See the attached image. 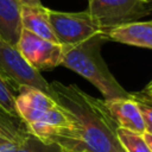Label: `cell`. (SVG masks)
Returning <instances> with one entry per match:
<instances>
[{
    "mask_svg": "<svg viewBox=\"0 0 152 152\" xmlns=\"http://www.w3.org/2000/svg\"><path fill=\"white\" fill-rule=\"evenodd\" d=\"M50 96L75 119L81 152H125L116 131L118 125L104 101L96 99L76 84L50 83Z\"/></svg>",
    "mask_w": 152,
    "mask_h": 152,
    "instance_id": "obj_1",
    "label": "cell"
},
{
    "mask_svg": "<svg viewBox=\"0 0 152 152\" xmlns=\"http://www.w3.org/2000/svg\"><path fill=\"white\" fill-rule=\"evenodd\" d=\"M106 42L101 33L71 46H63L61 65L75 71L89 81L103 96L104 100L131 97L128 93L112 75L101 56L102 44Z\"/></svg>",
    "mask_w": 152,
    "mask_h": 152,
    "instance_id": "obj_2",
    "label": "cell"
},
{
    "mask_svg": "<svg viewBox=\"0 0 152 152\" xmlns=\"http://www.w3.org/2000/svg\"><path fill=\"white\" fill-rule=\"evenodd\" d=\"M88 13L94 24L104 32L115 26L138 21L152 12L146 0H87Z\"/></svg>",
    "mask_w": 152,
    "mask_h": 152,
    "instance_id": "obj_3",
    "label": "cell"
},
{
    "mask_svg": "<svg viewBox=\"0 0 152 152\" xmlns=\"http://www.w3.org/2000/svg\"><path fill=\"white\" fill-rule=\"evenodd\" d=\"M0 77L15 94L20 87H33L50 95V83L20 55L17 46L0 39Z\"/></svg>",
    "mask_w": 152,
    "mask_h": 152,
    "instance_id": "obj_4",
    "label": "cell"
},
{
    "mask_svg": "<svg viewBox=\"0 0 152 152\" xmlns=\"http://www.w3.org/2000/svg\"><path fill=\"white\" fill-rule=\"evenodd\" d=\"M49 20L58 44L71 46L101 33L88 11L61 12L49 10Z\"/></svg>",
    "mask_w": 152,
    "mask_h": 152,
    "instance_id": "obj_5",
    "label": "cell"
},
{
    "mask_svg": "<svg viewBox=\"0 0 152 152\" xmlns=\"http://www.w3.org/2000/svg\"><path fill=\"white\" fill-rule=\"evenodd\" d=\"M15 46L24 59L39 72L62 63L63 46L61 44L39 38L24 28Z\"/></svg>",
    "mask_w": 152,
    "mask_h": 152,
    "instance_id": "obj_6",
    "label": "cell"
},
{
    "mask_svg": "<svg viewBox=\"0 0 152 152\" xmlns=\"http://www.w3.org/2000/svg\"><path fill=\"white\" fill-rule=\"evenodd\" d=\"M17 93L14 100L15 110L25 126L36 121L57 104L49 94L33 87H20Z\"/></svg>",
    "mask_w": 152,
    "mask_h": 152,
    "instance_id": "obj_7",
    "label": "cell"
},
{
    "mask_svg": "<svg viewBox=\"0 0 152 152\" xmlns=\"http://www.w3.org/2000/svg\"><path fill=\"white\" fill-rule=\"evenodd\" d=\"M106 40L152 49V20L131 21L102 32Z\"/></svg>",
    "mask_w": 152,
    "mask_h": 152,
    "instance_id": "obj_8",
    "label": "cell"
},
{
    "mask_svg": "<svg viewBox=\"0 0 152 152\" xmlns=\"http://www.w3.org/2000/svg\"><path fill=\"white\" fill-rule=\"evenodd\" d=\"M103 101L119 128L138 134H142L145 132V125L139 106L132 97H119Z\"/></svg>",
    "mask_w": 152,
    "mask_h": 152,
    "instance_id": "obj_9",
    "label": "cell"
},
{
    "mask_svg": "<svg viewBox=\"0 0 152 152\" xmlns=\"http://www.w3.org/2000/svg\"><path fill=\"white\" fill-rule=\"evenodd\" d=\"M21 30V5L19 1L0 0V39L15 46Z\"/></svg>",
    "mask_w": 152,
    "mask_h": 152,
    "instance_id": "obj_10",
    "label": "cell"
},
{
    "mask_svg": "<svg viewBox=\"0 0 152 152\" xmlns=\"http://www.w3.org/2000/svg\"><path fill=\"white\" fill-rule=\"evenodd\" d=\"M49 8L40 7H25L21 6V26L24 30L33 33L34 36L58 43L52 31L49 20Z\"/></svg>",
    "mask_w": 152,
    "mask_h": 152,
    "instance_id": "obj_11",
    "label": "cell"
},
{
    "mask_svg": "<svg viewBox=\"0 0 152 152\" xmlns=\"http://www.w3.org/2000/svg\"><path fill=\"white\" fill-rule=\"evenodd\" d=\"M116 135L125 152H151L147 145L145 144L141 134H138L124 128H118Z\"/></svg>",
    "mask_w": 152,
    "mask_h": 152,
    "instance_id": "obj_12",
    "label": "cell"
},
{
    "mask_svg": "<svg viewBox=\"0 0 152 152\" xmlns=\"http://www.w3.org/2000/svg\"><path fill=\"white\" fill-rule=\"evenodd\" d=\"M18 152H63V150L58 145L44 142L27 132L19 144Z\"/></svg>",
    "mask_w": 152,
    "mask_h": 152,
    "instance_id": "obj_13",
    "label": "cell"
},
{
    "mask_svg": "<svg viewBox=\"0 0 152 152\" xmlns=\"http://www.w3.org/2000/svg\"><path fill=\"white\" fill-rule=\"evenodd\" d=\"M14 100H15V94L7 87V84L0 77V109L11 116L19 118L15 110Z\"/></svg>",
    "mask_w": 152,
    "mask_h": 152,
    "instance_id": "obj_14",
    "label": "cell"
},
{
    "mask_svg": "<svg viewBox=\"0 0 152 152\" xmlns=\"http://www.w3.org/2000/svg\"><path fill=\"white\" fill-rule=\"evenodd\" d=\"M135 101V100H134ZM139 106L142 120H144V125H145V132L152 133V106L147 104L145 102L141 101H135Z\"/></svg>",
    "mask_w": 152,
    "mask_h": 152,
    "instance_id": "obj_15",
    "label": "cell"
},
{
    "mask_svg": "<svg viewBox=\"0 0 152 152\" xmlns=\"http://www.w3.org/2000/svg\"><path fill=\"white\" fill-rule=\"evenodd\" d=\"M20 141H13V140H5L0 142V152H18Z\"/></svg>",
    "mask_w": 152,
    "mask_h": 152,
    "instance_id": "obj_16",
    "label": "cell"
},
{
    "mask_svg": "<svg viewBox=\"0 0 152 152\" xmlns=\"http://www.w3.org/2000/svg\"><path fill=\"white\" fill-rule=\"evenodd\" d=\"M18 1L21 6H25V7H40V6H43L40 0H18Z\"/></svg>",
    "mask_w": 152,
    "mask_h": 152,
    "instance_id": "obj_17",
    "label": "cell"
},
{
    "mask_svg": "<svg viewBox=\"0 0 152 152\" xmlns=\"http://www.w3.org/2000/svg\"><path fill=\"white\" fill-rule=\"evenodd\" d=\"M141 137H142V139H144L145 144L147 145L148 150L152 152V133H148V132H144V133L141 134Z\"/></svg>",
    "mask_w": 152,
    "mask_h": 152,
    "instance_id": "obj_18",
    "label": "cell"
},
{
    "mask_svg": "<svg viewBox=\"0 0 152 152\" xmlns=\"http://www.w3.org/2000/svg\"><path fill=\"white\" fill-rule=\"evenodd\" d=\"M142 91H145V93H148V94H152V80L148 82V84L142 89Z\"/></svg>",
    "mask_w": 152,
    "mask_h": 152,
    "instance_id": "obj_19",
    "label": "cell"
},
{
    "mask_svg": "<svg viewBox=\"0 0 152 152\" xmlns=\"http://www.w3.org/2000/svg\"><path fill=\"white\" fill-rule=\"evenodd\" d=\"M5 140H8V139H5L4 137H1V135H0V142H2V141H5ZM13 141H14V140H13Z\"/></svg>",
    "mask_w": 152,
    "mask_h": 152,
    "instance_id": "obj_20",
    "label": "cell"
}]
</instances>
